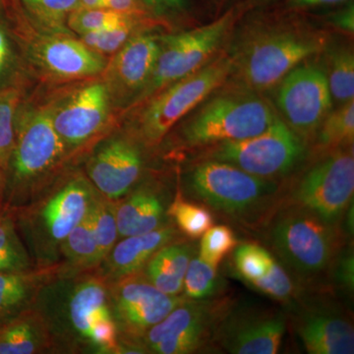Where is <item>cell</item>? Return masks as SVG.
<instances>
[{"label":"cell","mask_w":354,"mask_h":354,"mask_svg":"<svg viewBox=\"0 0 354 354\" xmlns=\"http://www.w3.org/2000/svg\"><path fill=\"white\" fill-rule=\"evenodd\" d=\"M31 281L20 272H0V317L22 306L31 292Z\"/></svg>","instance_id":"74e56055"},{"label":"cell","mask_w":354,"mask_h":354,"mask_svg":"<svg viewBox=\"0 0 354 354\" xmlns=\"http://www.w3.org/2000/svg\"><path fill=\"white\" fill-rule=\"evenodd\" d=\"M141 171L138 149L123 138L109 140L97 149L88 164L91 181L111 201L124 197L138 180Z\"/></svg>","instance_id":"ac0fdd59"},{"label":"cell","mask_w":354,"mask_h":354,"mask_svg":"<svg viewBox=\"0 0 354 354\" xmlns=\"http://www.w3.org/2000/svg\"><path fill=\"white\" fill-rule=\"evenodd\" d=\"M228 309L225 300L186 298L146 333L143 339L147 348L158 354L196 353L214 341L216 328Z\"/></svg>","instance_id":"9c48e42d"},{"label":"cell","mask_w":354,"mask_h":354,"mask_svg":"<svg viewBox=\"0 0 354 354\" xmlns=\"http://www.w3.org/2000/svg\"><path fill=\"white\" fill-rule=\"evenodd\" d=\"M160 53V36L143 32L109 58L102 74L113 108L135 104L152 75Z\"/></svg>","instance_id":"9a60e30c"},{"label":"cell","mask_w":354,"mask_h":354,"mask_svg":"<svg viewBox=\"0 0 354 354\" xmlns=\"http://www.w3.org/2000/svg\"><path fill=\"white\" fill-rule=\"evenodd\" d=\"M332 102L327 77L318 67L298 65L281 81L278 104L297 134L307 136L315 131L329 113Z\"/></svg>","instance_id":"5bb4252c"},{"label":"cell","mask_w":354,"mask_h":354,"mask_svg":"<svg viewBox=\"0 0 354 354\" xmlns=\"http://www.w3.org/2000/svg\"><path fill=\"white\" fill-rule=\"evenodd\" d=\"M116 223L120 237L153 232L160 227L165 208L158 193L142 187L115 205Z\"/></svg>","instance_id":"603a6c76"},{"label":"cell","mask_w":354,"mask_h":354,"mask_svg":"<svg viewBox=\"0 0 354 354\" xmlns=\"http://www.w3.org/2000/svg\"><path fill=\"white\" fill-rule=\"evenodd\" d=\"M192 257V245L171 242L147 263L146 278L165 295H179L183 291L184 277Z\"/></svg>","instance_id":"cb8c5ba5"},{"label":"cell","mask_w":354,"mask_h":354,"mask_svg":"<svg viewBox=\"0 0 354 354\" xmlns=\"http://www.w3.org/2000/svg\"><path fill=\"white\" fill-rule=\"evenodd\" d=\"M62 251L71 264L90 268L102 263L88 214L60 244Z\"/></svg>","instance_id":"4dcf8cb0"},{"label":"cell","mask_w":354,"mask_h":354,"mask_svg":"<svg viewBox=\"0 0 354 354\" xmlns=\"http://www.w3.org/2000/svg\"><path fill=\"white\" fill-rule=\"evenodd\" d=\"M50 344V330L41 314L27 312L0 329V354L41 353Z\"/></svg>","instance_id":"d4e9b609"},{"label":"cell","mask_w":354,"mask_h":354,"mask_svg":"<svg viewBox=\"0 0 354 354\" xmlns=\"http://www.w3.org/2000/svg\"><path fill=\"white\" fill-rule=\"evenodd\" d=\"M277 118L268 102L251 93L221 95L183 125L180 139L185 146L201 147L250 138L265 131Z\"/></svg>","instance_id":"277c9868"},{"label":"cell","mask_w":354,"mask_h":354,"mask_svg":"<svg viewBox=\"0 0 354 354\" xmlns=\"http://www.w3.org/2000/svg\"><path fill=\"white\" fill-rule=\"evenodd\" d=\"M134 17L136 16L127 15L106 8L78 7L67 18V27L74 35L81 37L90 32L116 27Z\"/></svg>","instance_id":"e575fe53"},{"label":"cell","mask_w":354,"mask_h":354,"mask_svg":"<svg viewBox=\"0 0 354 354\" xmlns=\"http://www.w3.org/2000/svg\"><path fill=\"white\" fill-rule=\"evenodd\" d=\"M113 102L102 76L50 102L51 120L67 152L106 131L113 120Z\"/></svg>","instance_id":"8fae6325"},{"label":"cell","mask_w":354,"mask_h":354,"mask_svg":"<svg viewBox=\"0 0 354 354\" xmlns=\"http://www.w3.org/2000/svg\"><path fill=\"white\" fill-rule=\"evenodd\" d=\"M102 8L136 17L150 16V10L142 0H102Z\"/></svg>","instance_id":"60d3db41"},{"label":"cell","mask_w":354,"mask_h":354,"mask_svg":"<svg viewBox=\"0 0 354 354\" xmlns=\"http://www.w3.org/2000/svg\"><path fill=\"white\" fill-rule=\"evenodd\" d=\"M150 26H153L150 16L134 17L116 27L83 35L80 39L90 50L108 58L120 50L133 37L146 32Z\"/></svg>","instance_id":"83f0119b"},{"label":"cell","mask_w":354,"mask_h":354,"mask_svg":"<svg viewBox=\"0 0 354 354\" xmlns=\"http://www.w3.org/2000/svg\"><path fill=\"white\" fill-rule=\"evenodd\" d=\"M28 266L27 253L12 223L0 218V272H21Z\"/></svg>","instance_id":"8d00e7d4"},{"label":"cell","mask_w":354,"mask_h":354,"mask_svg":"<svg viewBox=\"0 0 354 354\" xmlns=\"http://www.w3.org/2000/svg\"><path fill=\"white\" fill-rule=\"evenodd\" d=\"M216 146L209 153L212 160L228 162L265 179L288 174L304 153L301 139L279 116L256 136Z\"/></svg>","instance_id":"ba28073f"},{"label":"cell","mask_w":354,"mask_h":354,"mask_svg":"<svg viewBox=\"0 0 354 354\" xmlns=\"http://www.w3.org/2000/svg\"><path fill=\"white\" fill-rule=\"evenodd\" d=\"M93 195L94 191L87 181L77 177L44 203L37 223L46 245L60 246L69 232L87 216Z\"/></svg>","instance_id":"d6986e66"},{"label":"cell","mask_w":354,"mask_h":354,"mask_svg":"<svg viewBox=\"0 0 354 354\" xmlns=\"http://www.w3.org/2000/svg\"><path fill=\"white\" fill-rule=\"evenodd\" d=\"M326 37L300 29H274L247 43L234 60L237 77L249 90H267L325 46Z\"/></svg>","instance_id":"3957f363"},{"label":"cell","mask_w":354,"mask_h":354,"mask_svg":"<svg viewBox=\"0 0 354 354\" xmlns=\"http://www.w3.org/2000/svg\"><path fill=\"white\" fill-rule=\"evenodd\" d=\"M13 16L15 27L11 31L19 39L30 68L41 78L60 83L90 80L102 75L108 58L90 50L80 39L74 35L37 31L19 13Z\"/></svg>","instance_id":"5b68a950"},{"label":"cell","mask_w":354,"mask_h":354,"mask_svg":"<svg viewBox=\"0 0 354 354\" xmlns=\"http://www.w3.org/2000/svg\"><path fill=\"white\" fill-rule=\"evenodd\" d=\"M344 215H346V227H348V232L353 234V202L346 209Z\"/></svg>","instance_id":"bcb514c9"},{"label":"cell","mask_w":354,"mask_h":354,"mask_svg":"<svg viewBox=\"0 0 354 354\" xmlns=\"http://www.w3.org/2000/svg\"><path fill=\"white\" fill-rule=\"evenodd\" d=\"M32 28L50 34L74 35L67 18L79 7V0H6Z\"/></svg>","instance_id":"484cf974"},{"label":"cell","mask_w":354,"mask_h":354,"mask_svg":"<svg viewBox=\"0 0 354 354\" xmlns=\"http://www.w3.org/2000/svg\"><path fill=\"white\" fill-rule=\"evenodd\" d=\"M269 239L286 269L305 281L327 271L342 247L337 225L295 204L281 208L272 218Z\"/></svg>","instance_id":"6da1fadb"},{"label":"cell","mask_w":354,"mask_h":354,"mask_svg":"<svg viewBox=\"0 0 354 354\" xmlns=\"http://www.w3.org/2000/svg\"><path fill=\"white\" fill-rule=\"evenodd\" d=\"M6 9V0H0V13L3 12Z\"/></svg>","instance_id":"7dc6e473"},{"label":"cell","mask_w":354,"mask_h":354,"mask_svg":"<svg viewBox=\"0 0 354 354\" xmlns=\"http://www.w3.org/2000/svg\"><path fill=\"white\" fill-rule=\"evenodd\" d=\"M176 230L160 227L147 234L123 237L108 256L109 272L116 279L140 272L153 254L174 241Z\"/></svg>","instance_id":"7402d4cb"},{"label":"cell","mask_w":354,"mask_h":354,"mask_svg":"<svg viewBox=\"0 0 354 354\" xmlns=\"http://www.w3.org/2000/svg\"><path fill=\"white\" fill-rule=\"evenodd\" d=\"M139 272L118 279L111 286L109 304L118 332L128 337H143L151 328L183 304L185 297L165 295Z\"/></svg>","instance_id":"4fadbf2b"},{"label":"cell","mask_w":354,"mask_h":354,"mask_svg":"<svg viewBox=\"0 0 354 354\" xmlns=\"http://www.w3.org/2000/svg\"><path fill=\"white\" fill-rule=\"evenodd\" d=\"M73 333L104 353H120L118 330L111 313L108 288L102 279L88 278L74 286L66 306Z\"/></svg>","instance_id":"2e32d148"},{"label":"cell","mask_w":354,"mask_h":354,"mask_svg":"<svg viewBox=\"0 0 354 354\" xmlns=\"http://www.w3.org/2000/svg\"><path fill=\"white\" fill-rule=\"evenodd\" d=\"M149 10L157 13H164L165 11L179 10L185 6L186 0H142Z\"/></svg>","instance_id":"7bdbcfd3"},{"label":"cell","mask_w":354,"mask_h":354,"mask_svg":"<svg viewBox=\"0 0 354 354\" xmlns=\"http://www.w3.org/2000/svg\"><path fill=\"white\" fill-rule=\"evenodd\" d=\"M88 218L99 248L100 256L102 261H104L106 259L118 241L115 204L111 200H104L101 196H97L94 193L88 209Z\"/></svg>","instance_id":"f1b7e54d"},{"label":"cell","mask_w":354,"mask_h":354,"mask_svg":"<svg viewBox=\"0 0 354 354\" xmlns=\"http://www.w3.org/2000/svg\"><path fill=\"white\" fill-rule=\"evenodd\" d=\"M23 86L18 77L0 88V167H6L15 143V122L22 102Z\"/></svg>","instance_id":"4316f807"},{"label":"cell","mask_w":354,"mask_h":354,"mask_svg":"<svg viewBox=\"0 0 354 354\" xmlns=\"http://www.w3.org/2000/svg\"><path fill=\"white\" fill-rule=\"evenodd\" d=\"M335 278L348 292L354 288V256L353 249H348L337 260Z\"/></svg>","instance_id":"ab89813d"},{"label":"cell","mask_w":354,"mask_h":354,"mask_svg":"<svg viewBox=\"0 0 354 354\" xmlns=\"http://www.w3.org/2000/svg\"><path fill=\"white\" fill-rule=\"evenodd\" d=\"M223 286L218 269L207 264L201 258H191L183 281L184 295L187 299L204 300L214 298Z\"/></svg>","instance_id":"d6a6232c"},{"label":"cell","mask_w":354,"mask_h":354,"mask_svg":"<svg viewBox=\"0 0 354 354\" xmlns=\"http://www.w3.org/2000/svg\"><path fill=\"white\" fill-rule=\"evenodd\" d=\"M353 140L354 100L326 115L320 124L319 144L324 149H337L353 146Z\"/></svg>","instance_id":"f546056e"},{"label":"cell","mask_w":354,"mask_h":354,"mask_svg":"<svg viewBox=\"0 0 354 354\" xmlns=\"http://www.w3.org/2000/svg\"><path fill=\"white\" fill-rule=\"evenodd\" d=\"M10 31L8 23L0 19V88L6 84L4 81L10 73L14 64L12 34H10Z\"/></svg>","instance_id":"f35d334b"},{"label":"cell","mask_w":354,"mask_h":354,"mask_svg":"<svg viewBox=\"0 0 354 354\" xmlns=\"http://www.w3.org/2000/svg\"><path fill=\"white\" fill-rule=\"evenodd\" d=\"M167 215L174 218L181 232L192 239H200L214 225L213 216L206 207L186 201L180 195L169 207Z\"/></svg>","instance_id":"836d02e7"},{"label":"cell","mask_w":354,"mask_h":354,"mask_svg":"<svg viewBox=\"0 0 354 354\" xmlns=\"http://www.w3.org/2000/svg\"><path fill=\"white\" fill-rule=\"evenodd\" d=\"M286 317L272 310H227L214 341L232 354H276L285 335Z\"/></svg>","instance_id":"e0dca14e"},{"label":"cell","mask_w":354,"mask_h":354,"mask_svg":"<svg viewBox=\"0 0 354 354\" xmlns=\"http://www.w3.org/2000/svg\"><path fill=\"white\" fill-rule=\"evenodd\" d=\"M333 23L335 27L339 28L342 31L353 34L354 32V6L353 2L348 4L346 8L335 13L332 17Z\"/></svg>","instance_id":"b9f144b4"},{"label":"cell","mask_w":354,"mask_h":354,"mask_svg":"<svg viewBox=\"0 0 354 354\" xmlns=\"http://www.w3.org/2000/svg\"><path fill=\"white\" fill-rule=\"evenodd\" d=\"M234 20V11H230L198 29L160 36V53L152 75L136 102L146 101L158 91L204 66L220 46Z\"/></svg>","instance_id":"52a82bcc"},{"label":"cell","mask_w":354,"mask_h":354,"mask_svg":"<svg viewBox=\"0 0 354 354\" xmlns=\"http://www.w3.org/2000/svg\"><path fill=\"white\" fill-rule=\"evenodd\" d=\"M232 70L234 59L221 57L151 95L136 120L142 141L148 146L160 143L179 120L223 85Z\"/></svg>","instance_id":"8992f818"},{"label":"cell","mask_w":354,"mask_h":354,"mask_svg":"<svg viewBox=\"0 0 354 354\" xmlns=\"http://www.w3.org/2000/svg\"><path fill=\"white\" fill-rule=\"evenodd\" d=\"M201 237L199 257L216 269L228 254L239 245L234 232L225 225L209 227Z\"/></svg>","instance_id":"d590c367"},{"label":"cell","mask_w":354,"mask_h":354,"mask_svg":"<svg viewBox=\"0 0 354 354\" xmlns=\"http://www.w3.org/2000/svg\"><path fill=\"white\" fill-rule=\"evenodd\" d=\"M297 330L308 353H354L353 324L335 312L308 311L298 319Z\"/></svg>","instance_id":"44dd1931"},{"label":"cell","mask_w":354,"mask_h":354,"mask_svg":"<svg viewBox=\"0 0 354 354\" xmlns=\"http://www.w3.org/2000/svg\"><path fill=\"white\" fill-rule=\"evenodd\" d=\"M353 151L330 153L311 167L292 193V203L327 223L337 225L353 202Z\"/></svg>","instance_id":"30bf717a"},{"label":"cell","mask_w":354,"mask_h":354,"mask_svg":"<svg viewBox=\"0 0 354 354\" xmlns=\"http://www.w3.org/2000/svg\"><path fill=\"white\" fill-rule=\"evenodd\" d=\"M342 1L346 0H286V6L290 8H308V7L339 3Z\"/></svg>","instance_id":"ee69618b"},{"label":"cell","mask_w":354,"mask_h":354,"mask_svg":"<svg viewBox=\"0 0 354 354\" xmlns=\"http://www.w3.org/2000/svg\"><path fill=\"white\" fill-rule=\"evenodd\" d=\"M188 188L207 206L237 221L250 220L263 213L277 191L272 179L252 176L234 165L212 158L192 169Z\"/></svg>","instance_id":"7a4b0ae2"},{"label":"cell","mask_w":354,"mask_h":354,"mask_svg":"<svg viewBox=\"0 0 354 354\" xmlns=\"http://www.w3.org/2000/svg\"><path fill=\"white\" fill-rule=\"evenodd\" d=\"M327 77L330 95L335 101L354 100V57L348 48H337L330 53Z\"/></svg>","instance_id":"1f68e13d"},{"label":"cell","mask_w":354,"mask_h":354,"mask_svg":"<svg viewBox=\"0 0 354 354\" xmlns=\"http://www.w3.org/2000/svg\"><path fill=\"white\" fill-rule=\"evenodd\" d=\"M79 7H83V8H102V0H79Z\"/></svg>","instance_id":"f6af8a7d"},{"label":"cell","mask_w":354,"mask_h":354,"mask_svg":"<svg viewBox=\"0 0 354 354\" xmlns=\"http://www.w3.org/2000/svg\"><path fill=\"white\" fill-rule=\"evenodd\" d=\"M234 266L242 281L272 299L290 302L297 295V286L285 266L264 247L256 243L237 245Z\"/></svg>","instance_id":"ffe728a7"},{"label":"cell","mask_w":354,"mask_h":354,"mask_svg":"<svg viewBox=\"0 0 354 354\" xmlns=\"http://www.w3.org/2000/svg\"><path fill=\"white\" fill-rule=\"evenodd\" d=\"M16 116L12 156L14 179L26 183L50 172L64 160L66 147L51 120L50 102L28 106Z\"/></svg>","instance_id":"7c38bea8"}]
</instances>
